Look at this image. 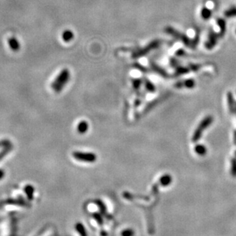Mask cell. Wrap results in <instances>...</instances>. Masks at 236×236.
Listing matches in <instances>:
<instances>
[{
    "instance_id": "cell-24",
    "label": "cell",
    "mask_w": 236,
    "mask_h": 236,
    "mask_svg": "<svg viewBox=\"0 0 236 236\" xmlns=\"http://www.w3.org/2000/svg\"><path fill=\"white\" fill-rule=\"evenodd\" d=\"M231 174L234 177H236V158L231 160Z\"/></svg>"
},
{
    "instance_id": "cell-21",
    "label": "cell",
    "mask_w": 236,
    "mask_h": 236,
    "mask_svg": "<svg viewBox=\"0 0 236 236\" xmlns=\"http://www.w3.org/2000/svg\"><path fill=\"white\" fill-rule=\"evenodd\" d=\"M142 83H143V81H142L141 79H133V80L132 81V85H133V89H134L136 91H138V90H140Z\"/></svg>"
},
{
    "instance_id": "cell-11",
    "label": "cell",
    "mask_w": 236,
    "mask_h": 236,
    "mask_svg": "<svg viewBox=\"0 0 236 236\" xmlns=\"http://www.w3.org/2000/svg\"><path fill=\"white\" fill-rule=\"evenodd\" d=\"M173 182V178L169 174H165L163 176H162L160 178L159 183L160 185L163 187H166V186H169L171 184V183Z\"/></svg>"
},
{
    "instance_id": "cell-31",
    "label": "cell",
    "mask_w": 236,
    "mask_h": 236,
    "mask_svg": "<svg viewBox=\"0 0 236 236\" xmlns=\"http://www.w3.org/2000/svg\"><path fill=\"white\" fill-rule=\"evenodd\" d=\"M12 144L11 141L9 140H0V148L4 147V146H8V145Z\"/></svg>"
},
{
    "instance_id": "cell-35",
    "label": "cell",
    "mask_w": 236,
    "mask_h": 236,
    "mask_svg": "<svg viewBox=\"0 0 236 236\" xmlns=\"http://www.w3.org/2000/svg\"><path fill=\"white\" fill-rule=\"evenodd\" d=\"M100 235H102V236H107V232H104V231H103V232H100Z\"/></svg>"
},
{
    "instance_id": "cell-32",
    "label": "cell",
    "mask_w": 236,
    "mask_h": 236,
    "mask_svg": "<svg viewBox=\"0 0 236 236\" xmlns=\"http://www.w3.org/2000/svg\"><path fill=\"white\" fill-rule=\"evenodd\" d=\"M176 54L177 56H179V57H183V56H184L185 54H186V52H185V51L183 50V49H179V50L176 52Z\"/></svg>"
},
{
    "instance_id": "cell-17",
    "label": "cell",
    "mask_w": 236,
    "mask_h": 236,
    "mask_svg": "<svg viewBox=\"0 0 236 236\" xmlns=\"http://www.w3.org/2000/svg\"><path fill=\"white\" fill-rule=\"evenodd\" d=\"M195 152L199 156H205L207 153V149L204 145L198 144L195 146Z\"/></svg>"
},
{
    "instance_id": "cell-28",
    "label": "cell",
    "mask_w": 236,
    "mask_h": 236,
    "mask_svg": "<svg viewBox=\"0 0 236 236\" xmlns=\"http://www.w3.org/2000/svg\"><path fill=\"white\" fill-rule=\"evenodd\" d=\"M199 42V33H197L196 37L192 40V44H191V48L192 49H196V46L198 45Z\"/></svg>"
},
{
    "instance_id": "cell-7",
    "label": "cell",
    "mask_w": 236,
    "mask_h": 236,
    "mask_svg": "<svg viewBox=\"0 0 236 236\" xmlns=\"http://www.w3.org/2000/svg\"><path fill=\"white\" fill-rule=\"evenodd\" d=\"M196 86V81L194 79H186L183 81H177L174 85V87L176 88H189L192 89Z\"/></svg>"
},
{
    "instance_id": "cell-27",
    "label": "cell",
    "mask_w": 236,
    "mask_h": 236,
    "mask_svg": "<svg viewBox=\"0 0 236 236\" xmlns=\"http://www.w3.org/2000/svg\"><path fill=\"white\" fill-rule=\"evenodd\" d=\"M189 67L190 68L191 72H197V71H199V69L201 68V67H202V64H189Z\"/></svg>"
},
{
    "instance_id": "cell-1",
    "label": "cell",
    "mask_w": 236,
    "mask_h": 236,
    "mask_svg": "<svg viewBox=\"0 0 236 236\" xmlns=\"http://www.w3.org/2000/svg\"><path fill=\"white\" fill-rule=\"evenodd\" d=\"M70 76V72H69L68 69H63V70L61 71L60 73L54 78V81L51 85V87L53 89L54 92L59 93L63 90L64 87L69 81Z\"/></svg>"
},
{
    "instance_id": "cell-30",
    "label": "cell",
    "mask_w": 236,
    "mask_h": 236,
    "mask_svg": "<svg viewBox=\"0 0 236 236\" xmlns=\"http://www.w3.org/2000/svg\"><path fill=\"white\" fill-rule=\"evenodd\" d=\"M133 67H134L136 69H138V70L141 71L142 72H148V69L146 68V67H143V65H141V64H139V63H134L133 64Z\"/></svg>"
},
{
    "instance_id": "cell-2",
    "label": "cell",
    "mask_w": 236,
    "mask_h": 236,
    "mask_svg": "<svg viewBox=\"0 0 236 236\" xmlns=\"http://www.w3.org/2000/svg\"><path fill=\"white\" fill-rule=\"evenodd\" d=\"M213 122V117L212 116H207L202 121L199 123V124L198 125V127H196V130L194 131L192 137V142L196 143V142L199 141L201 139L202 136V133H203L204 130H206V129L209 127L211 124Z\"/></svg>"
},
{
    "instance_id": "cell-37",
    "label": "cell",
    "mask_w": 236,
    "mask_h": 236,
    "mask_svg": "<svg viewBox=\"0 0 236 236\" xmlns=\"http://www.w3.org/2000/svg\"><path fill=\"white\" fill-rule=\"evenodd\" d=\"M235 156H236V151H235Z\"/></svg>"
},
{
    "instance_id": "cell-6",
    "label": "cell",
    "mask_w": 236,
    "mask_h": 236,
    "mask_svg": "<svg viewBox=\"0 0 236 236\" xmlns=\"http://www.w3.org/2000/svg\"><path fill=\"white\" fill-rule=\"evenodd\" d=\"M219 35L214 32V31H210L209 33V36H208V40L206 41L205 46L207 49L211 50L217 44L218 39H219Z\"/></svg>"
},
{
    "instance_id": "cell-29",
    "label": "cell",
    "mask_w": 236,
    "mask_h": 236,
    "mask_svg": "<svg viewBox=\"0 0 236 236\" xmlns=\"http://www.w3.org/2000/svg\"><path fill=\"white\" fill-rule=\"evenodd\" d=\"M169 64H170V65L173 67H174V68H176V67H179V66L180 65L179 61L176 58H171L170 60H169Z\"/></svg>"
},
{
    "instance_id": "cell-9",
    "label": "cell",
    "mask_w": 236,
    "mask_h": 236,
    "mask_svg": "<svg viewBox=\"0 0 236 236\" xmlns=\"http://www.w3.org/2000/svg\"><path fill=\"white\" fill-rule=\"evenodd\" d=\"M227 102L230 113H235V102L234 100L233 95H232V93L231 91L228 92L227 94Z\"/></svg>"
},
{
    "instance_id": "cell-23",
    "label": "cell",
    "mask_w": 236,
    "mask_h": 236,
    "mask_svg": "<svg viewBox=\"0 0 236 236\" xmlns=\"http://www.w3.org/2000/svg\"><path fill=\"white\" fill-rule=\"evenodd\" d=\"M159 102H160V99H156V100H153V101H151V102H150V103L148 104L147 106L145 107V109H144L145 113H146V112L150 111V110H151L152 108H153V107L156 106V105L157 104L159 103Z\"/></svg>"
},
{
    "instance_id": "cell-14",
    "label": "cell",
    "mask_w": 236,
    "mask_h": 236,
    "mask_svg": "<svg viewBox=\"0 0 236 236\" xmlns=\"http://www.w3.org/2000/svg\"><path fill=\"white\" fill-rule=\"evenodd\" d=\"M62 40L65 42H69L73 40L74 33L71 30H65L62 35Z\"/></svg>"
},
{
    "instance_id": "cell-3",
    "label": "cell",
    "mask_w": 236,
    "mask_h": 236,
    "mask_svg": "<svg viewBox=\"0 0 236 236\" xmlns=\"http://www.w3.org/2000/svg\"><path fill=\"white\" fill-rule=\"evenodd\" d=\"M160 44L161 41L159 40V39L152 41L151 42H150L149 44L145 46L144 48H142V49L134 51V52H133V54H132V58L134 59H137L143 57V56L149 54L150 52H152V51L154 50V49H158V48L160 46Z\"/></svg>"
},
{
    "instance_id": "cell-8",
    "label": "cell",
    "mask_w": 236,
    "mask_h": 236,
    "mask_svg": "<svg viewBox=\"0 0 236 236\" xmlns=\"http://www.w3.org/2000/svg\"><path fill=\"white\" fill-rule=\"evenodd\" d=\"M150 67H151V69L153 72L157 73L158 75L162 76L163 77L168 78L169 77V75L167 73V72L165 69H163V67H161L160 66L158 65L157 64L155 63L154 62H150Z\"/></svg>"
},
{
    "instance_id": "cell-15",
    "label": "cell",
    "mask_w": 236,
    "mask_h": 236,
    "mask_svg": "<svg viewBox=\"0 0 236 236\" xmlns=\"http://www.w3.org/2000/svg\"><path fill=\"white\" fill-rule=\"evenodd\" d=\"M217 23L218 25H219V28H220V32H219V37H222V36H224V35H225L226 30L225 21L222 19H218Z\"/></svg>"
},
{
    "instance_id": "cell-34",
    "label": "cell",
    "mask_w": 236,
    "mask_h": 236,
    "mask_svg": "<svg viewBox=\"0 0 236 236\" xmlns=\"http://www.w3.org/2000/svg\"><path fill=\"white\" fill-rule=\"evenodd\" d=\"M234 143L236 145V130L234 131Z\"/></svg>"
},
{
    "instance_id": "cell-36",
    "label": "cell",
    "mask_w": 236,
    "mask_h": 236,
    "mask_svg": "<svg viewBox=\"0 0 236 236\" xmlns=\"http://www.w3.org/2000/svg\"><path fill=\"white\" fill-rule=\"evenodd\" d=\"M235 113H236V102H235Z\"/></svg>"
},
{
    "instance_id": "cell-12",
    "label": "cell",
    "mask_w": 236,
    "mask_h": 236,
    "mask_svg": "<svg viewBox=\"0 0 236 236\" xmlns=\"http://www.w3.org/2000/svg\"><path fill=\"white\" fill-rule=\"evenodd\" d=\"M189 72H191V70L189 67V66H188V67H183V66L179 65V67L175 68L174 76L175 77H179V76H181V75H185V74L189 73Z\"/></svg>"
},
{
    "instance_id": "cell-25",
    "label": "cell",
    "mask_w": 236,
    "mask_h": 236,
    "mask_svg": "<svg viewBox=\"0 0 236 236\" xmlns=\"http://www.w3.org/2000/svg\"><path fill=\"white\" fill-rule=\"evenodd\" d=\"M121 236H135V232L132 229H124L120 233Z\"/></svg>"
},
{
    "instance_id": "cell-20",
    "label": "cell",
    "mask_w": 236,
    "mask_h": 236,
    "mask_svg": "<svg viewBox=\"0 0 236 236\" xmlns=\"http://www.w3.org/2000/svg\"><path fill=\"white\" fill-rule=\"evenodd\" d=\"M92 216H93L94 219L96 220V222L98 223V225H103L104 224V219L103 216H102L101 213H97V212H95V213L92 214Z\"/></svg>"
},
{
    "instance_id": "cell-5",
    "label": "cell",
    "mask_w": 236,
    "mask_h": 236,
    "mask_svg": "<svg viewBox=\"0 0 236 236\" xmlns=\"http://www.w3.org/2000/svg\"><path fill=\"white\" fill-rule=\"evenodd\" d=\"M72 156L77 160L85 163H95L97 160V156L94 153L75 151L72 153Z\"/></svg>"
},
{
    "instance_id": "cell-13",
    "label": "cell",
    "mask_w": 236,
    "mask_h": 236,
    "mask_svg": "<svg viewBox=\"0 0 236 236\" xmlns=\"http://www.w3.org/2000/svg\"><path fill=\"white\" fill-rule=\"evenodd\" d=\"M89 128V125L88 123H87V121H85V120H82V121L79 122L78 125H77V131H78L79 133H81V134H83V133H85L87 131V130H88Z\"/></svg>"
},
{
    "instance_id": "cell-19",
    "label": "cell",
    "mask_w": 236,
    "mask_h": 236,
    "mask_svg": "<svg viewBox=\"0 0 236 236\" xmlns=\"http://www.w3.org/2000/svg\"><path fill=\"white\" fill-rule=\"evenodd\" d=\"M201 16H202V19H205V20H208L212 16V11L208 9V8L204 7L202 9V12H201Z\"/></svg>"
},
{
    "instance_id": "cell-22",
    "label": "cell",
    "mask_w": 236,
    "mask_h": 236,
    "mask_svg": "<svg viewBox=\"0 0 236 236\" xmlns=\"http://www.w3.org/2000/svg\"><path fill=\"white\" fill-rule=\"evenodd\" d=\"M75 227H76V229H77V231L78 232V233L80 234L81 236H87L85 227H84V225H82V224L77 223V225H76Z\"/></svg>"
},
{
    "instance_id": "cell-18",
    "label": "cell",
    "mask_w": 236,
    "mask_h": 236,
    "mask_svg": "<svg viewBox=\"0 0 236 236\" xmlns=\"http://www.w3.org/2000/svg\"><path fill=\"white\" fill-rule=\"evenodd\" d=\"M143 83H144L145 87H146V89L148 91L151 92V93L156 91V87H155V85L150 80H148L147 78H144Z\"/></svg>"
},
{
    "instance_id": "cell-4",
    "label": "cell",
    "mask_w": 236,
    "mask_h": 236,
    "mask_svg": "<svg viewBox=\"0 0 236 236\" xmlns=\"http://www.w3.org/2000/svg\"><path fill=\"white\" fill-rule=\"evenodd\" d=\"M165 32L170 35L173 36V37H174L175 39H178V40H180L181 42H182L185 45L187 46V47L191 48L192 40H190L189 38L186 35H185L184 33L179 32V31L173 29V28L171 27V26H167V27L165 28Z\"/></svg>"
},
{
    "instance_id": "cell-10",
    "label": "cell",
    "mask_w": 236,
    "mask_h": 236,
    "mask_svg": "<svg viewBox=\"0 0 236 236\" xmlns=\"http://www.w3.org/2000/svg\"><path fill=\"white\" fill-rule=\"evenodd\" d=\"M8 44H9L11 50L13 52H18L20 49V44H19V41L15 37H11L10 39H8Z\"/></svg>"
},
{
    "instance_id": "cell-16",
    "label": "cell",
    "mask_w": 236,
    "mask_h": 236,
    "mask_svg": "<svg viewBox=\"0 0 236 236\" xmlns=\"http://www.w3.org/2000/svg\"><path fill=\"white\" fill-rule=\"evenodd\" d=\"M95 203H96L97 206L99 207V209H100V213L102 214V215H104V216H106V217L107 216V217H109L108 214H107V212L106 206H105L104 203L101 200H99V199H97V200L95 201Z\"/></svg>"
},
{
    "instance_id": "cell-33",
    "label": "cell",
    "mask_w": 236,
    "mask_h": 236,
    "mask_svg": "<svg viewBox=\"0 0 236 236\" xmlns=\"http://www.w3.org/2000/svg\"><path fill=\"white\" fill-rule=\"evenodd\" d=\"M140 104H141V100H140V98H137L136 100H135L134 102V106L135 107H139L140 105Z\"/></svg>"
},
{
    "instance_id": "cell-26",
    "label": "cell",
    "mask_w": 236,
    "mask_h": 236,
    "mask_svg": "<svg viewBox=\"0 0 236 236\" xmlns=\"http://www.w3.org/2000/svg\"><path fill=\"white\" fill-rule=\"evenodd\" d=\"M225 16H226V17H229V18L236 16V7L230 8V9H228L227 11H225Z\"/></svg>"
}]
</instances>
